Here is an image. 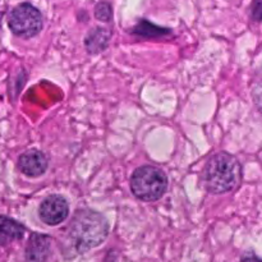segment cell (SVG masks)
I'll return each mask as SVG.
<instances>
[{"label": "cell", "instance_id": "5b68a950", "mask_svg": "<svg viewBox=\"0 0 262 262\" xmlns=\"http://www.w3.org/2000/svg\"><path fill=\"white\" fill-rule=\"evenodd\" d=\"M69 215L67 200L60 194H51L41 202L38 207V216L46 225L55 227L61 224Z\"/></svg>", "mask_w": 262, "mask_h": 262}, {"label": "cell", "instance_id": "52a82bcc", "mask_svg": "<svg viewBox=\"0 0 262 262\" xmlns=\"http://www.w3.org/2000/svg\"><path fill=\"white\" fill-rule=\"evenodd\" d=\"M48 159L41 151L30 150L26 151L25 154L18 159V168L25 176L36 178V177L42 176L48 169Z\"/></svg>", "mask_w": 262, "mask_h": 262}, {"label": "cell", "instance_id": "4fadbf2b", "mask_svg": "<svg viewBox=\"0 0 262 262\" xmlns=\"http://www.w3.org/2000/svg\"><path fill=\"white\" fill-rule=\"evenodd\" d=\"M251 18L255 22H262V0H255L251 8Z\"/></svg>", "mask_w": 262, "mask_h": 262}, {"label": "cell", "instance_id": "3957f363", "mask_svg": "<svg viewBox=\"0 0 262 262\" xmlns=\"http://www.w3.org/2000/svg\"><path fill=\"white\" fill-rule=\"evenodd\" d=\"M168 188V177L156 166L137 168L130 177V191L137 199L146 202L158 201Z\"/></svg>", "mask_w": 262, "mask_h": 262}, {"label": "cell", "instance_id": "7a4b0ae2", "mask_svg": "<svg viewBox=\"0 0 262 262\" xmlns=\"http://www.w3.org/2000/svg\"><path fill=\"white\" fill-rule=\"evenodd\" d=\"M202 179L206 189L211 193H228L239 187L242 165L235 156L222 151L207 161Z\"/></svg>", "mask_w": 262, "mask_h": 262}, {"label": "cell", "instance_id": "9c48e42d", "mask_svg": "<svg viewBox=\"0 0 262 262\" xmlns=\"http://www.w3.org/2000/svg\"><path fill=\"white\" fill-rule=\"evenodd\" d=\"M112 32L107 28L95 27L87 33L84 38V45L90 54H99L109 46Z\"/></svg>", "mask_w": 262, "mask_h": 262}, {"label": "cell", "instance_id": "5bb4252c", "mask_svg": "<svg viewBox=\"0 0 262 262\" xmlns=\"http://www.w3.org/2000/svg\"><path fill=\"white\" fill-rule=\"evenodd\" d=\"M241 262H262V258L258 257L253 251H248V252L243 253Z\"/></svg>", "mask_w": 262, "mask_h": 262}, {"label": "cell", "instance_id": "8fae6325", "mask_svg": "<svg viewBox=\"0 0 262 262\" xmlns=\"http://www.w3.org/2000/svg\"><path fill=\"white\" fill-rule=\"evenodd\" d=\"M95 17L102 22H109L113 17V8L107 2H100L95 7Z\"/></svg>", "mask_w": 262, "mask_h": 262}, {"label": "cell", "instance_id": "8992f818", "mask_svg": "<svg viewBox=\"0 0 262 262\" xmlns=\"http://www.w3.org/2000/svg\"><path fill=\"white\" fill-rule=\"evenodd\" d=\"M51 237L41 233H31L25 251L26 262H46L50 255Z\"/></svg>", "mask_w": 262, "mask_h": 262}, {"label": "cell", "instance_id": "7c38bea8", "mask_svg": "<svg viewBox=\"0 0 262 262\" xmlns=\"http://www.w3.org/2000/svg\"><path fill=\"white\" fill-rule=\"evenodd\" d=\"M252 99L258 112L262 113V78L258 79V81L253 84Z\"/></svg>", "mask_w": 262, "mask_h": 262}, {"label": "cell", "instance_id": "277c9868", "mask_svg": "<svg viewBox=\"0 0 262 262\" xmlns=\"http://www.w3.org/2000/svg\"><path fill=\"white\" fill-rule=\"evenodd\" d=\"M8 26L15 36L31 38L38 35L42 28V15L32 4L22 3L9 13Z\"/></svg>", "mask_w": 262, "mask_h": 262}, {"label": "cell", "instance_id": "ba28073f", "mask_svg": "<svg viewBox=\"0 0 262 262\" xmlns=\"http://www.w3.org/2000/svg\"><path fill=\"white\" fill-rule=\"evenodd\" d=\"M26 228L12 217L0 215V246H8L25 237Z\"/></svg>", "mask_w": 262, "mask_h": 262}, {"label": "cell", "instance_id": "30bf717a", "mask_svg": "<svg viewBox=\"0 0 262 262\" xmlns=\"http://www.w3.org/2000/svg\"><path fill=\"white\" fill-rule=\"evenodd\" d=\"M133 33L141 37H163V36L170 35V30L165 27H159V26L154 25V23L148 22V20H141L138 25L133 28Z\"/></svg>", "mask_w": 262, "mask_h": 262}, {"label": "cell", "instance_id": "6da1fadb", "mask_svg": "<svg viewBox=\"0 0 262 262\" xmlns=\"http://www.w3.org/2000/svg\"><path fill=\"white\" fill-rule=\"evenodd\" d=\"M109 232V223L104 215L90 209L78 210L67 229L64 257L73 260L77 256L99 247L107 239Z\"/></svg>", "mask_w": 262, "mask_h": 262}]
</instances>
